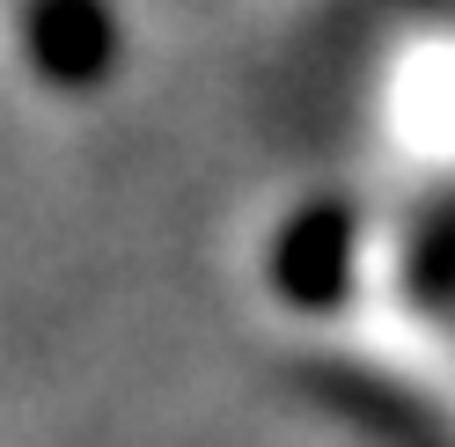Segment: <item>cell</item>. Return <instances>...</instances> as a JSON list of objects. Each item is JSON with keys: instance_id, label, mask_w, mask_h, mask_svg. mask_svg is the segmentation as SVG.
<instances>
[{"instance_id": "cell-1", "label": "cell", "mask_w": 455, "mask_h": 447, "mask_svg": "<svg viewBox=\"0 0 455 447\" xmlns=\"http://www.w3.org/2000/svg\"><path fill=\"white\" fill-rule=\"evenodd\" d=\"M110 51V0H0V74L30 96H89Z\"/></svg>"}]
</instances>
